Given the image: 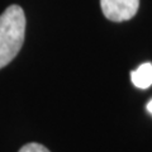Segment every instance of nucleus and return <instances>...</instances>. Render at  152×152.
Returning <instances> with one entry per match:
<instances>
[{"label":"nucleus","instance_id":"1","mask_svg":"<svg viewBox=\"0 0 152 152\" xmlns=\"http://www.w3.org/2000/svg\"><path fill=\"white\" fill-rule=\"evenodd\" d=\"M26 15L19 5L8 7L0 15V69L18 55L24 42Z\"/></svg>","mask_w":152,"mask_h":152},{"label":"nucleus","instance_id":"2","mask_svg":"<svg viewBox=\"0 0 152 152\" xmlns=\"http://www.w3.org/2000/svg\"><path fill=\"white\" fill-rule=\"evenodd\" d=\"M100 7L109 20L124 22L136 15L140 0H100Z\"/></svg>","mask_w":152,"mask_h":152},{"label":"nucleus","instance_id":"3","mask_svg":"<svg viewBox=\"0 0 152 152\" xmlns=\"http://www.w3.org/2000/svg\"><path fill=\"white\" fill-rule=\"evenodd\" d=\"M132 83L138 89H147L152 85V64L145 62L131 72Z\"/></svg>","mask_w":152,"mask_h":152},{"label":"nucleus","instance_id":"4","mask_svg":"<svg viewBox=\"0 0 152 152\" xmlns=\"http://www.w3.org/2000/svg\"><path fill=\"white\" fill-rule=\"evenodd\" d=\"M19 152H50V150L46 148L43 145L36 143V142H32V143L24 145L20 150H19Z\"/></svg>","mask_w":152,"mask_h":152},{"label":"nucleus","instance_id":"5","mask_svg":"<svg viewBox=\"0 0 152 152\" xmlns=\"http://www.w3.org/2000/svg\"><path fill=\"white\" fill-rule=\"evenodd\" d=\"M146 109H147V112H150V113L152 114V100H150V102H148V104H147Z\"/></svg>","mask_w":152,"mask_h":152}]
</instances>
